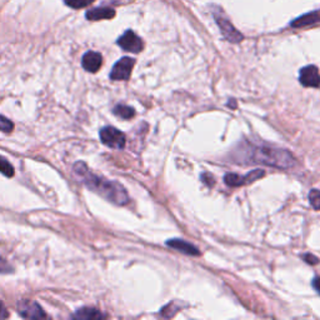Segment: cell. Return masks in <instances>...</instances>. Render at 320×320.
<instances>
[{
	"mask_svg": "<svg viewBox=\"0 0 320 320\" xmlns=\"http://www.w3.org/2000/svg\"><path fill=\"white\" fill-rule=\"evenodd\" d=\"M265 175V171L261 170V169H256V170H251L245 175V184H249V183L254 182V180H258L260 179Z\"/></svg>",
	"mask_w": 320,
	"mask_h": 320,
	"instance_id": "obj_18",
	"label": "cell"
},
{
	"mask_svg": "<svg viewBox=\"0 0 320 320\" xmlns=\"http://www.w3.org/2000/svg\"><path fill=\"white\" fill-rule=\"evenodd\" d=\"M7 316H8L7 309H5L4 304H3V303L0 302V318H7Z\"/></svg>",
	"mask_w": 320,
	"mask_h": 320,
	"instance_id": "obj_25",
	"label": "cell"
},
{
	"mask_svg": "<svg viewBox=\"0 0 320 320\" xmlns=\"http://www.w3.org/2000/svg\"><path fill=\"white\" fill-rule=\"evenodd\" d=\"M114 16H115V10L109 7L95 8L86 12V19L89 20H103V19H111Z\"/></svg>",
	"mask_w": 320,
	"mask_h": 320,
	"instance_id": "obj_12",
	"label": "cell"
},
{
	"mask_svg": "<svg viewBox=\"0 0 320 320\" xmlns=\"http://www.w3.org/2000/svg\"><path fill=\"white\" fill-rule=\"evenodd\" d=\"M200 178H201V182H203L205 185H208V187H213V184H214V178H213L212 174H209V173L201 174Z\"/></svg>",
	"mask_w": 320,
	"mask_h": 320,
	"instance_id": "obj_21",
	"label": "cell"
},
{
	"mask_svg": "<svg viewBox=\"0 0 320 320\" xmlns=\"http://www.w3.org/2000/svg\"><path fill=\"white\" fill-rule=\"evenodd\" d=\"M309 201L315 210H320V190L313 189L309 193Z\"/></svg>",
	"mask_w": 320,
	"mask_h": 320,
	"instance_id": "obj_17",
	"label": "cell"
},
{
	"mask_svg": "<svg viewBox=\"0 0 320 320\" xmlns=\"http://www.w3.org/2000/svg\"><path fill=\"white\" fill-rule=\"evenodd\" d=\"M13 268L8 264L7 260H4L3 258H0V273H10L13 272Z\"/></svg>",
	"mask_w": 320,
	"mask_h": 320,
	"instance_id": "obj_22",
	"label": "cell"
},
{
	"mask_svg": "<svg viewBox=\"0 0 320 320\" xmlns=\"http://www.w3.org/2000/svg\"><path fill=\"white\" fill-rule=\"evenodd\" d=\"M314 24H320V10L299 16L292 21L290 25L293 28H304V26L314 25Z\"/></svg>",
	"mask_w": 320,
	"mask_h": 320,
	"instance_id": "obj_11",
	"label": "cell"
},
{
	"mask_svg": "<svg viewBox=\"0 0 320 320\" xmlns=\"http://www.w3.org/2000/svg\"><path fill=\"white\" fill-rule=\"evenodd\" d=\"M299 81L303 86L318 88L320 86V74L315 65H308L300 70Z\"/></svg>",
	"mask_w": 320,
	"mask_h": 320,
	"instance_id": "obj_8",
	"label": "cell"
},
{
	"mask_svg": "<svg viewBox=\"0 0 320 320\" xmlns=\"http://www.w3.org/2000/svg\"><path fill=\"white\" fill-rule=\"evenodd\" d=\"M100 140L104 146L113 149H123L127 143V138L123 131L114 127H105L100 130Z\"/></svg>",
	"mask_w": 320,
	"mask_h": 320,
	"instance_id": "obj_3",
	"label": "cell"
},
{
	"mask_svg": "<svg viewBox=\"0 0 320 320\" xmlns=\"http://www.w3.org/2000/svg\"><path fill=\"white\" fill-rule=\"evenodd\" d=\"M224 182H225V184L228 185V187L237 188V187H240V185L245 184V178L242 177V175L228 173L225 177H224Z\"/></svg>",
	"mask_w": 320,
	"mask_h": 320,
	"instance_id": "obj_15",
	"label": "cell"
},
{
	"mask_svg": "<svg viewBox=\"0 0 320 320\" xmlns=\"http://www.w3.org/2000/svg\"><path fill=\"white\" fill-rule=\"evenodd\" d=\"M18 311L23 318L26 319H42L46 318V314L39 304L32 300H23L18 304Z\"/></svg>",
	"mask_w": 320,
	"mask_h": 320,
	"instance_id": "obj_7",
	"label": "cell"
},
{
	"mask_svg": "<svg viewBox=\"0 0 320 320\" xmlns=\"http://www.w3.org/2000/svg\"><path fill=\"white\" fill-rule=\"evenodd\" d=\"M73 318L83 320H99L105 318V315H104L102 311L95 308H81L74 314Z\"/></svg>",
	"mask_w": 320,
	"mask_h": 320,
	"instance_id": "obj_13",
	"label": "cell"
},
{
	"mask_svg": "<svg viewBox=\"0 0 320 320\" xmlns=\"http://www.w3.org/2000/svg\"><path fill=\"white\" fill-rule=\"evenodd\" d=\"M248 159L250 163L265 164L269 166H275L279 169H288L295 165L294 157L288 150L279 149L273 147H254L249 149Z\"/></svg>",
	"mask_w": 320,
	"mask_h": 320,
	"instance_id": "obj_2",
	"label": "cell"
},
{
	"mask_svg": "<svg viewBox=\"0 0 320 320\" xmlns=\"http://www.w3.org/2000/svg\"><path fill=\"white\" fill-rule=\"evenodd\" d=\"M13 129H14V124H13L12 120L0 115V130L4 131V133H10Z\"/></svg>",
	"mask_w": 320,
	"mask_h": 320,
	"instance_id": "obj_20",
	"label": "cell"
},
{
	"mask_svg": "<svg viewBox=\"0 0 320 320\" xmlns=\"http://www.w3.org/2000/svg\"><path fill=\"white\" fill-rule=\"evenodd\" d=\"M92 2L93 0H64L65 4H67L68 7L73 8V9H80V8L89 5Z\"/></svg>",
	"mask_w": 320,
	"mask_h": 320,
	"instance_id": "obj_19",
	"label": "cell"
},
{
	"mask_svg": "<svg viewBox=\"0 0 320 320\" xmlns=\"http://www.w3.org/2000/svg\"><path fill=\"white\" fill-rule=\"evenodd\" d=\"M303 258H304V261H306V263H308V264H310V265L318 264V263H319V259L316 258L315 255H313V254H305V255L303 256Z\"/></svg>",
	"mask_w": 320,
	"mask_h": 320,
	"instance_id": "obj_23",
	"label": "cell"
},
{
	"mask_svg": "<svg viewBox=\"0 0 320 320\" xmlns=\"http://www.w3.org/2000/svg\"><path fill=\"white\" fill-rule=\"evenodd\" d=\"M214 19H215V21H217L221 34H223V37L225 38L228 42L240 43L243 39H244L242 33L234 28L233 24L228 20L226 16H224L223 14H218V13H214Z\"/></svg>",
	"mask_w": 320,
	"mask_h": 320,
	"instance_id": "obj_4",
	"label": "cell"
},
{
	"mask_svg": "<svg viewBox=\"0 0 320 320\" xmlns=\"http://www.w3.org/2000/svg\"><path fill=\"white\" fill-rule=\"evenodd\" d=\"M313 286H314V289H315V290L318 292L319 294H320V277L314 278V280H313Z\"/></svg>",
	"mask_w": 320,
	"mask_h": 320,
	"instance_id": "obj_24",
	"label": "cell"
},
{
	"mask_svg": "<svg viewBox=\"0 0 320 320\" xmlns=\"http://www.w3.org/2000/svg\"><path fill=\"white\" fill-rule=\"evenodd\" d=\"M166 245L175 249V250L180 251V253L187 254V255H193V256L200 255V251H199V249L196 248L195 245L185 242V240L170 239V240H168V242H166Z\"/></svg>",
	"mask_w": 320,
	"mask_h": 320,
	"instance_id": "obj_10",
	"label": "cell"
},
{
	"mask_svg": "<svg viewBox=\"0 0 320 320\" xmlns=\"http://www.w3.org/2000/svg\"><path fill=\"white\" fill-rule=\"evenodd\" d=\"M81 64H83V68L86 72L97 73L103 64L102 54L97 53V51H88L84 54Z\"/></svg>",
	"mask_w": 320,
	"mask_h": 320,
	"instance_id": "obj_9",
	"label": "cell"
},
{
	"mask_svg": "<svg viewBox=\"0 0 320 320\" xmlns=\"http://www.w3.org/2000/svg\"><path fill=\"white\" fill-rule=\"evenodd\" d=\"M114 114L117 117L122 118V119H131L135 115V110L129 105H124V104H119L114 108Z\"/></svg>",
	"mask_w": 320,
	"mask_h": 320,
	"instance_id": "obj_14",
	"label": "cell"
},
{
	"mask_svg": "<svg viewBox=\"0 0 320 320\" xmlns=\"http://www.w3.org/2000/svg\"><path fill=\"white\" fill-rule=\"evenodd\" d=\"M118 45L125 51L130 53H140L144 48L143 40L133 32V30H127L122 37L118 39Z\"/></svg>",
	"mask_w": 320,
	"mask_h": 320,
	"instance_id": "obj_5",
	"label": "cell"
},
{
	"mask_svg": "<svg viewBox=\"0 0 320 320\" xmlns=\"http://www.w3.org/2000/svg\"><path fill=\"white\" fill-rule=\"evenodd\" d=\"M228 105H229V106H230V108H233V109H235V108H237V102H230V103H229V104H228Z\"/></svg>",
	"mask_w": 320,
	"mask_h": 320,
	"instance_id": "obj_26",
	"label": "cell"
},
{
	"mask_svg": "<svg viewBox=\"0 0 320 320\" xmlns=\"http://www.w3.org/2000/svg\"><path fill=\"white\" fill-rule=\"evenodd\" d=\"M0 173L8 178L14 177V168L4 157H0Z\"/></svg>",
	"mask_w": 320,
	"mask_h": 320,
	"instance_id": "obj_16",
	"label": "cell"
},
{
	"mask_svg": "<svg viewBox=\"0 0 320 320\" xmlns=\"http://www.w3.org/2000/svg\"><path fill=\"white\" fill-rule=\"evenodd\" d=\"M135 65V60L129 56L122 58L113 67V70L110 73L111 80H128L130 78L131 70Z\"/></svg>",
	"mask_w": 320,
	"mask_h": 320,
	"instance_id": "obj_6",
	"label": "cell"
},
{
	"mask_svg": "<svg viewBox=\"0 0 320 320\" xmlns=\"http://www.w3.org/2000/svg\"><path fill=\"white\" fill-rule=\"evenodd\" d=\"M74 170L79 175L81 182L86 185L89 189L97 191L98 194L105 198L106 200L117 205H125L129 201V195L127 190L117 182H110V180L103 179L98 175L90 173L89 169L84 163H76L74 165Z\"/></svg>",
	"mask_w": 320,
	"mask_h": 320,
	"instance_id": "obj_1",
	"label": "cell"
}]
</instances>
